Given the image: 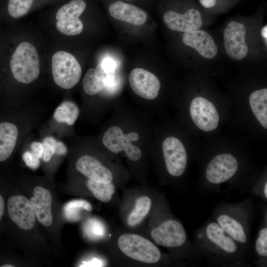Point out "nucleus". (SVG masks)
<instances>
[{"mask_svg":"<svg viewBox=\"0 0 267 267\" xmlns=\"http://www.w3.org/2000/svg\"><path fill=\"white\" fill-rule=\"evenodd\" d=\"M121 251L128 257L147 264H155L161 257L159 249L147 239L136 234L121 235L118 240Z\"/></svg>","mask_w":267,"mask_h":267,"instance_id":"4","label":"nucleus"},{"mask_svg":"<svg viewBox=\"0 0 267 267\" xmlns=\"http://www.w3.org/2000/svg\"><path fill=\"white\" fill-rule=\"evenodd\" d=\"M102 261L96 258H94L91 261L83 262L80 267H102Z\"/></svg>","mask_w":267,"mask_h":267,"instance_id":"32","label":"nucleus"},{"mask_svg":"<svg viewBox=\"0 0 267 267\" xmlns=\"http://www.w3.org/2000/svg\"><path fill=\"white\" fill-rule=\"evenodd\" d=\"M151 236L156 244L165 247H178L184 244L186 233L180 222L175 220H168L154 228Z\"/></svg>","mask_w":267,"mask_h":267,"instance_id":"10","label":"nucleus"},{"mask_svg":"<svg viewBox=\"0 0 267 267\" xmlns=\"http://www.w3.org/2000/svg\"><path fill=\"white\" fill-rule=\"evenodd\" d=\"M42 137L44 152L42 160L43 162H50L54 156H63L67 154L68 148L59 138L48 132Z\"/></svg>","mask_w":267,"mask_h":267,"instance_id":"23","label":"nucleus"},{"mask_svg":"<svg viewBox=\"0 0 267 267\" xmlns=\"http://www.w3.org/2000/svg\"><path fill=\"white\" fill-rule=\"evenodd\" d=\"M200 4L204 8L210 9L214 7L218 2V0H198Z\"/></svg>","mask_w":267,"mask_h":267,"instance_id":"33","label":"nucleus"},{"mask_svg":"<svg viewBox=\"0 0 267 267\" xmlns=\"http://www.w3.org/2000/svg\"><path fill=\"white\" fill-rule=\"evenodd\" d=\"M191 119L200 130L210 132L218 126L219 115L213 103L202 96L194 98L190 105Z\"/></svg>","mask_w":267,"mask_h":267,"instance_id":"7","label":"nucleus"},{"mask_svg":"<svg viewBox=\"0 0 267 267\" xmlns=\"http://www.w3.org/2000/svg\"><path fill=\"white\" fill-rule=\"evenodd\" d=\"M108 10L114 19L134 25H142L147 19V14L143 9L123 1L119 0L111 3Z\"/></svg>","mask_w":267,"mask_h":267,"instance_id":"18","label":"nucleus"},{"mask_svg":"<svg viewBox=\"0 0 267 267\" xmlns=\"http://www.w3.org/2000/svg\"><path fill=\"white\" fill-rule=\"evenodd\" d=\"M84 209L88 212L91 211L92 207L91 204L84 200H78L68 203L66 206L67 214L70 216L71 218H77V212L79 209Z\"/></svg>","mask_w":267,"mask_h":267,"instance_id":"29","label":"nucleus"},{"mask_svg":"<svg viewBox=\"0 0 267 267\" xmlns=\"http://www.w3.org/2000/svg\"><path fill=\"white\" fill-rule=\"evenodd\" d=\"M263 192H264V196L267 199V182H266L264 184Z\"/></svg>","mask_w":267,"mask_h":267,"instance_id":"36","label":"nucleus"},{"mask_svg":"<svg viewBox=\"0 0 267 267\" xmlns=\"http://www.w3.org/2000/svg\"><path fill=\"white\" fill-rule=\"evenodd\" d=\"M7 207L9 218L20 228L28 230L34 227L36 216L30 201L26 197L19 195L11 196Z\"/></svg>","mask_w":267,"mask_h":267,"instance_id":"12","label":"nucleus"},{"mask_svg":"<svg viewBox=\"0 0 267 267\" xmlns=\"http://www.w3.org/2000/svg\"><path fill=\"white\" fill-rule=\"evenodd\" d=\"M139 135L136 132L125 134L122 129L117 126H112L104 133L102 142L111 151L118 153L125 151L128 158L132 161H137L141 156L139 148L133 145L132 141H136Z\"/></svg>","mask_w":267,"mask_h":267,"instance_id":"6","label":"nucleus"},{"mask_svg":"<svg viewBox=\"0 0 267 267\" xmlns=\"http://www.w3.org/2000/svg\"><path fill=\"white\" fill-rule=\"evenodd\" d=\"M2 267H13L14 266L11 265H4L1 266Z\"/></svg>","mask_w":267,"mask_h":267,"instance_id":"37","label":"nucleus"},{"mask_svg":"<svg viewBox=\"0 0 267 267\" xmlns=\"http://www.w3.org/2000/svg\"><path fill=\"white\" fill-rule=\"evenodd\" d=\"M116 62L110 57L105 58L96 66L95 69L103 79L105 87H110L113 85L116 77Z\"/></svg>","mask_w":267,"mask_h":267,"instance_id":"28","label":"nucleus"},{"mask_svg":"<svg viewBox=\"0 0 267 267\" xmlns=\"http://www.w3.org/2000/svg\"><path fill=\"white\" fill-rule=\"evenodd\" d=\"M87 185L93 195L97 199L103 202L110 201L115 192V187L111 182L100 183L88 179Z\"/></svg>","mask_w":267,"mask_h":267,"instance_id":"26","label":"nucleus"},{"mask_svg":"<svg viewBox=\"0 0 267 267\" xmlns=\"http://www.w3.org/2000/svg\"><path fill=\"white\" fill-rule=\"evenodd\" d=\"M255 250L261 257H267V227L262 228L258 233L255 242Z\"/></svg>","mask_w":267,"mask_h":267,"instance_id":"31","label":"nucleus"},{"mask_svg":"<svg viewBox=\"0 0 267 267\" xmlns=\"http://www.w3.org/2000/svg\"><path fill=\"white\" fill-rule=\"evenodd\" d=\"M43 120L40 109L34 105H17L12 120L0 122V162L8 159Z\"/></svg>","mask_w":267,"mask_h":267,"instance_id":"1","label":"nucleus"},{"mask_svg":"<svg viewBox=\"0 0 267 267\" xmlns=\"http://www.w3.org/2000/svg\"><path fill=\"white\" fill-rule=\"evenodd\" d=\"M9 67L13 79L20 84L29 85L37 80L41 68L35 46L29 42L21 43L10 58Z\"/></svg>","mask_w":267,"mask_h":267,"instance_id":"2","label":"nucleus"},{"mask_svg":"<svg viewBox=\"0 0 267 267\" xmlns=\"http://www.w3.org/2000/svg\"><path fill=\"white\" fill-rule=\"evenodd\" d=\"M151 204V199L147 196H142L137 198L134 210L127 219L128 225L134 226L140 223L149 212Z\"/></svg>","mask_w":267,"mask_h":267,"instance_id":"24","label":"nucleus"},{"mask_svg":"<svg viewBox=\"0 0 267 267\" xmlns=\"http://www.w3.org/2000/svg\"><path fill=\"white\" fill-rule=\"evenodd\" d=\"M238 162L229 153H222L214 157L206 169L207 180L214 184H219L232 178L237 171Z\"/></svg>","mask_w":267,"mask_h":267,"instance_id":"9","label":"nucleus"},{"mask_svg":"<svg viewBox=\"0 0 267 267\" xmlns=\"http://www.w3.org/2000/svg\"><path fill=\"white\" fill-rule=\"evenodd\" d=\"M246 33L244 25L235 21L229 22L224 31L225 51L234 59L241 60L248 53V47L245 41Z\"/></svg>","mask_w":267,"mask_h":267,"instance_id":"11","label":"nucleus"},{"mask_svg":"<svg viewBox=\"0 0 267 267\" xmlns=\"http://www.w3.org/2000/svg\"><path fill=\"white\" fill-rule=\"evenodd\" d=\"M261 35L262 37L264 38L265 40L267 43V25L263 27L261 30Z\"/></svg>","mask_w":267,"mask_h":267,"instance_id":"35","label":"nucleus"},{"mask_svg":"<svg viewBox=\"0 0 267 267\" xmlns=\"http://www.w3.org/2000/svg\"><path fill=\"white\" fill-rule=\"evenodd\" d=\"M162 151L169 174L176 177L182 175L186 169L187 156L181 141L175 137H168L163 142Z\"/></svg>","mask_w":267,"mask_h":267,"instance_id":"8","label":"nucleus"},{"mask_svg":"<svg viewBox=\"0 0 267 267\" xmlns=\"http://www.w3.org/2000/svg\"><path fill=\"white\" fill-rule=\"evenodd\" d=\"M4 210V201L3 197L0 194V221L2 217Z\"/></svg>","mask_w":267,"mask_h":267,"instance_id":"34","label":"nucleus"},{"mask_svg":"<svg viewBox=\"0 0 267 267\" xmlns=\"http://www.w3.org/2000/svg\"><path fill=\"white\" fill-rule=\"evenodd\" d=\"M79 114V108L74 102L68 100L62 101L56 107L48 122L50 133L48 132L61 137L64 127L74 125Z\"/></svg>","mask_w":267,"mask_h":267,"instance_id":"14","label":"nucleus"},{"mask_svg":"<svg viewBox=\"0 0 267 267\" xmlns=\"http://www.w3.org/2000/svg\"><path fill=\"white\" fill-rule=\"evenodd\" d=\"M124 0L130 1V0Z\"/></svg>","mask_w":267,"mask_h":267,"instance_id":"38","label":"nucleus"},{"mask_svg":"<svg viewBox=\"0 0 267 267\" xmlns=\"http://www.w3.org/2000/svg\"><path fill=\"white\" fill-rule=\"evenodd\" d=\"M34 196L30 200L36 218L43 225L49 226L53 221L51 213L52 196L46 189L36 186L34 190Z\"/></svg>","mask_w":267,"mask_h":267,"instance_id":"19","label":"nucleus"},{"mask_svg":"<svg viewBox=\"0 0 267 267\" xmlns=\"http://www.w3.org/2000/svg\"><path fill=\"white\" fill-rule=\"evenodd\" d=\"M22 144L27 148L22 154V159L24 163L31 169H38L41 164V159L24 142Z\"/></svg>","mask_w":267,"mask_h":267,"instance_id":"30","label":"nucleus"},{"mask_svg":"<svg viewBox=\"0 0 267 267\" xmlns=\"http://www.w3.org/2000/svg\"><path fill=\"white\" fill-rule=\"evenodd\" d=\"M252 113L265 129H267V89H257L252 92L249 98Z\"/></svg>","mask_w":267,"mask_h":267,"instance_id":"22","label":"nucleus"},{"mask_svg":"<svg viewBox=\"0 0 267 267\" xmlns=\"http://www.w3.org/2000/svg\"><path fill=\"white\" fill-rule=\"evenodd\" d=\"M36 0H7L6 10L11 17L18 18L27 14L34 6Z\"/></svg>","mask_w":267,"mask_h":267,"instance_id":"27","label":"nucleus"},{"mask_svg":"<svg viewBox=\"0 0 267 267\" xmlns=\"http://www.w3.org/2000/svg\"><path fill=\"white\" fill-rule=\"evenodd\" d=\"M51 71L55 84L65 89L74 87L82 75V68L77 59L65 51H58L53 55Z\"/></svg>","mask_w":267,"mask_h":267,"instance_id":"3","label":"nucleus"},{"mask_svg":"<svg viewBox=\"0 0 267 267\" xmlns=\"http://www.w3.org/2000/svg\"><path fill=\"white\" fill-rule=\"evenodd\" d=\"M182 41L205 58L212 59L218 53V47L212 37L205 31L198 29L185 32Z\"/></svg>","mask_w":267,"mask_h":267,"instance_id":"17","label":"nucleus"},{"mask_svg":"<svg viewBox=\"0 0 267 267\" xmlns=\"http://www.w3.org/2000/svg\"><path fill=\"white\" fill-rule=\"evenodd\" d=\"M86 6L84 0H71L61 6L55 15L57 30L68 36L80 34L83 30V24L79 17Z\"/></svg>","mask_w":267,"mask_h":267,"instance_id":"5","label":"nucleus"},{"mask_svg":"<svg viewBox=\"0 0 267 267\" xmlns=\"http://www.w3.org/2000/svg\"><path fill=\"white\" fill-rule=\"evenodd\" d=\"M164 20L170 30L184 33L198 30L202 25L201 14L194 8L187 9L183 14L167 11L164 15Z\"/></svg>","mask_w":267,"mask_h":267,"instance_id":"15","label":"nucleus"},{"mask_svg":"<svg viewBox=\"0 0 267 267\" xmlns=\"http://www.w3.org/2000/svg\"><path fill=\"white\" fill-rule=\"evenodd\" d=\"M205 234L208 239L223 252L232 255L238 251L237 242L217 222L207 225Z\"/></svg>","mask_w":267,"mask_h":267,"instance_id":"20","label":"nucleus"},{"mask_svg":"<svg viewBox=\"0 0 267 267\" xmlns=\"http://www.w3.org/2000/svg\"><path fill=\"white\" fill-rule=\"evenodd\" d=\"M129 80L133 90L138 96L152 100L158 95L161 83L151 72L142 68H135L130 73Z\"/></svg>","mask_w":267,"mask_h":267,"instance_id":"13","label":"nucleus"},{"mask_svg":"<svg viewBox=\"0 0 267 267\" xmlns=\"http://www.w3.org/2000/svg\"><path fill=\"white\" fill-rule=\"evenodd\" d=\"M217 222L236 242L244 244L247 235L243 225L235 217L226 213H222L216 218Z\"/></svg>","mask_w":267,"mask_h":267,"instance_id":"21","label":"nucleus"},{"mask_svg":"<svg viewBox=\"0 0 267 267\" xmlns=\"http://www.w3.org/2000/svg\"><path fill=\"white\" fill-rule=\"evenodd\" d=\"M76 170L89 179L100 183H109L113 179L112 172L95 157L84 155L75 164Z\"/></svg>","mask_w":267,"mask_h":267,"instance_id":"16","label":"nucleus"},{"mask_svg":"<svg viewBox=\"0 0 267 267\" xmlns=\"http://www.w3.org/2000/svg\"><path fill=\"white\" fill-rule=\"evenodd\" d=\"M105 87L103 79L95 69H89L83 80V87L85 92L89 95H95Z\"/></svg>","mask_w":267,"mask_h":267,"instance_id":"25","label":"nucleus"}]
</instances>
